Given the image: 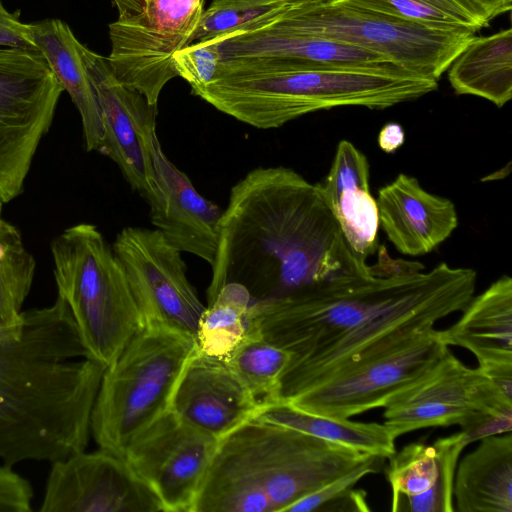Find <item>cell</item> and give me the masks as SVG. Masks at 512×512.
<instances>
[{
  "instance_id": "obj_20",
  "label": "cell",
  "mask_w": 512,
  "mask_h": 512,
  "mask_svg": "<svg viewBox=\"0 0 512 512\" xmlns=\"http://www.w3.org/2000/svg\"><path fill=\"white\" fill-rule=\"evenodd\" d=\"M475 376V368L449 351L424 379L384 407V424L395 438L422 428L458 424L471 408Z\"/></svg>"
},
{
  "instance_id": "obj_3",
  "label": "cell",
  "mask_w": 512,
  "mask_h": 512,
  "mask_svg": "<svg viewBox=\"0 0 512 512\" xmlns=\"http://www.w3.org/2000/svg\"><path fill=\"white\" fill-rule=\"evenodd\" d=\"M372 456L252 418L219 440L192 512H286Z\"/></svg>"
},
{
  "instance_id": "obj_24",
  "label": "cell",
  "mask_w": 512,
  "mask_h": 512,
  "mask_svg": "<svg viewBox=\"0 0 512 512\" xmlns=\"http://www.w3.org/2000/svg\"><path fill=\"white\" fill-rule=\"evenodd\" d=\"M456 323L441 330L447 346L467 349L477 362L512 359V279L503 275L470 300Z\"/></svg>"
},
{
  "instance_id": "obj_16",
  "label": "cell",
  "mask_w": 512,
  "mask_h": 512,
  "mask_svg": "<svg viewBox=\"0 0 512 512\" xmlns=\"http://www.w3.org/2000/svg\"><path fill=\"white\" fill-rule=\"evenodd\" d=\"M272 11L218 36L221 60L271 61L310 69L396 65L370 51L287 28L273 19Z\"/></svg>"
},
{
  "instance_id": "obj_7",
  "label": "cell",
  "mask_w": 512,
  "mask_h": 512,
  "mask_svg": "<svg viewBox=\"0 0 512 512\" xmlns=\"http://www.w3.org/2000/svg\"><path fill=\"white\" fill-rule=\"evenodd\" d=\"M476 271L441 263L424 286L333 341L295 359L281 379V401L311 389L380 347L462 311L474 296Z\"/></svg>"
},
{
  "instance_id": "obj_6",
  "label": "cell",
  "mask_w": 512,
  "mask_h": 512,
  "mask_svg": "<svg viewBox=\"0 0 512 512\" xmlns=\"http://www.w3.org/2000/svg\"><path fill=\"white\" fill-rule=\"evenodd\" d=\"M58 296L88 357L108 367L146 324L112 246L93 224L66 228L51 243Z\"/></svg>"
},
{
  "instance_id": "obj_18",
  "label": "cell",
  "mask_w": 512,
  "mask_h": 512,
  "mask_svg": "<svg viewBox=\"0 0 512 512\" xmlns=\"http://www.w3.org/2000/svg\"><path fill=\"white\" fill-rule=\"evenodd\" d=\"M171 409L220 440L262 408L224 358L196 349L180 377Z\"/></svg>"
},
{
  "instance_id": "obj_28",
  "label": "cell",
  "mask_w": 512,
  "mask_h": 512,
  "mask_svg": "<svg viewBox=\"0 0 512 512\" xmlns=\"http://www.w3.org/2000/svg\"><path fill=\"white\" fill-rule=\"evenodd\" d=\"M252 302L243 285L225 284L201 314L195 335L197 349L213 357L228 356L246 334Z\"/></svg>"
},
{
  "instance_id": "obj_32",
  "label": "cell",
  "mask_w": 512,
  "mask_h": 512,
  "mask_svg": "<svg viewBox=\"0 0 512 512\" xmlns=\"http://www.w3.org/2000/svg\"><path fill=\"white\" fill-rule=\"evenodd\" d=\"M385 467L392 493L414 496L427 491L435 482L438 466L433 445L413 442L394 452Z\"/></svg>"
},
{
  "instance_id": "obj_38",
  "label": "cell",
  "mask_w": 512,
  "mask_h": 512,
  "mask_svg": "<svg viewBox=\"0 0 512 512\" xmlns=\"http://www.w3.org/2000/svg\"><path fill=\"white\" fill-rule=\"evenodd\" d=\"M0 48L37 50L31 37V25L20 20L19 12H10L0 0Z\"/></svg>"
},
{
  "instance_id": "obj_14",
  "label": "cell",
  "mask_w": 512,
  "mask_h": 512,
  "mask_svg": "<svg viewBox=\"0 0 512 512\" xmlns=\"http://www.w3.org/2000/svg\"><path fill=\"white\" fill-rule=\"evenodd\" d=\"M81 53L101 111V154L113 160L130 187L147 201L155 192L153 150L157 105L113 74L107 58L83 44Z\"/></svg>"
},
{
  "instance_id": "obj_15",
  "label": "cell",
  "mask_w": 512,
  "mask_h": 512,
  "mask_svg": "<svg viewBox=\"0 0 512 512\" xmlns=\"http://www.w3.org/2000/svg\"><path fill=\"white\" fill-rule=\"evenodd\" d=\"M42 512H160L155 492L125 458L85 450L51 463Z\"/></svg>"
},
{
  "instance_id": "obj_23",
  "label": "cell",
  "mask_w": 512,
  "mask_h": 512,
  "mask_svg": "<svg viewBox=\"0 0 512 512\" xmlns=\"http://www.w3.org/2000/svg\"><path fill=\"white\" fill-rule=\"evenodd\" d=\"M459 512H512V434L486 437L456 467Z\"/></svg>"
},
{
  "instance_id": "obj_4",
  "label": "cell",
  "mask_w": 512,
  "mask_h": 512,
  "mask_svg": "<svg viewBox=\"0 0 512 512\" xmlns=\"http://www.w3.org/2000/svg\"><path fill=\"white\" fill-rule=\"evenodd\" d=\"M419 262L397 260L392 266H370L350 275L293 292L254 301L246 333L255 334L301 357L351 330L365 319L411 294L431 280Z\"/></svg>"
},
{
  "instance_id": "obj_42",
  "label": "cell",
  "mask_w": 512,
  "mask_h": 512,
  "mask_svg": "<svg viewBox=\"0 0 512 512\" xmlns=\"http://www.w3.org/2000/svg\"><path fill=\"white\" fill-rule=\"evenodd\" d=\"M493 15L497 17L503 13L509 12L512 8V0H478Z\"/></svg>"
},
{
  "instance_id": "obj_10",
  "label": "cell",
  "mask_w": 512,
  "mask_h": 512,
  "mask_svg": "<svg viewBox=\"0 0 512 512\" xmlns=\"http://www.w3.org/2000/svg\"><path fill=\"white\" fill-rule=\"evenodd\" d=\"M117 19L109 24L110 68L122 84L157 105L177 74L173 55L191 43L205 0H111Z\"/></svg>"
},
{
  "instance_id": "obj_35",
  "label": "cell",
  "mask_w": 512,
  "mask_h": 512,
  "mask_svg": "<svg viewBox=\"0 0 512 512\" xmlns=\"http://www.w3.org/2000/svg\"><path fill=\"white\" fill-rule=\"evenodd\" d=\"M384 459L385 458L380 456H372L368 461L355 469L298 500L288 507L286 512H324L325 508L331 502L353 488L362 478L369 474L379 472L383 466Z\"/></svg>"
},
{
  "instance_id": "obj_25",
  "label": "cell",
  "mask_w": 512,
  "mask_h": 512,
  "mask_svg": "<svg viewBox=\"0 0 512 512\" xmlns=\"http://www.w3.org/2000/svg\"><path fill=\"white\" fill-rule=\"evenodd\" d=\"M448 68L455 93L481 97L501 108L512 97V29L474 36Z\"/></svg>"
},
{
  "instance_id": "obj_43",
  "label": "cell",
  "mask_w": 512,
  "mask_h": 512,
  "mask_svg": "<svg viewBox=\"0 0 512 512\" xmlns=\"http://www.w3.org/2000/svg\"><path fill=\"white\" fill-rule=\"evenodd\" d=\"M3 204H4V203L0 200V218H1V213H2Z\"/></svg>"
},
{
  "instance_id": "obj_37",
  "label": "cell",
  "mask_w": 512,
  "mask_h": 512,
  "mask_svg": "<svg viewBox=\"0 0 512 512\" xmlns=\"http://www.w3.org/2000/svg\"><path fill=\"white\" fill-rule=\"evenodd\" d=\"M33 499L30 483L11 466H0V512H29Z\"/></svg>"
},
{
  "instance_id": "obj_29",
  "label": "cell",
  "mask_w": 512,
  "mask_h": 512,
  "mask_svg": "<svg viewBox=\"0 0 512 512\" xmlns=\"http://www.w3.org/2000/svg\"><path fill=\"white\" fill-rule=\"evenodd\" d=\"M224 359L262 409L281 401V379L291 359L288 351L246 333Z\"/></svg>"
},
{
  "instance_id": "obj_19",
  "label": "cell",
  "mask_w": 512,
  "mask_h": 512,
  "mask_svg": "<svg viewBox=\"0 0 512 512\" xmlns=\"http://www.w3.org/2000/svg\"><path fill=\"white\" fill-rule=\"evenodd\" d=\"M376 202L380 227L404 255L430 253L458 227L454 203L426 191L404 173L379 189Z\"/></svg>"
},
{
  "instance_id": "obj_41",
  "label": "cell",
  "mask_w": 512,
  "mask_h": 512,
  "mask_svg": "<svg viewBox=\"0 0 512 512\" xmlns=\"http://www.w3.org/2000/svg\"><path fill=\"white\" fill-rule=\"evenodd\" d=\"M250 3L255 4H267V3H280L287 5H299V4H309V5H331L338 3L342 0H245Z\"/></svg>"
},
{
  "instance_id": "obj_11",
  "label": "cell",
  "mask_w": 512,
  "mask_h": 512,
  "mask_svg": "<svg viewBox=\"0 0 512 512\" xmlns=\"http://www.w3.org/2000/svg\"><path fill=\"white\" fill-rule=\"evenodd\" d=\"M38 50L0 48V200L24 188L63 92Z\"/></svg>"
},
{
  "instance_id": "obj_36",
  "label": "cell",
  "mask_w": 512,
  "mask_h": 512,
  "mask_svg": "<svg viewBox=\"0 0 512 512\" xmlns=\"http://www.w3.org/2000/svg\"><path fill=\"white\" fill-rule=\"evenodd\" d=\"M458 425L466 446L486 437L512 432V407H471Z\"/></svg>"
},
{
  "instance_id": "obj_40",
  "label": "cell",
  "mask_w": 512,
  "mask_h": 512,
  "mask_svg": "<svg viewBox=\"0 0 512 512\" xmlns=\"http://www.w3.org/2000/svg\"><path fill=\"white\" fill-rule=\"evenodd\" d=\"M405 141V132L403 127L396 122L385 124L378 135V145L388 154L395 153Z\"/></svg>"
},
{
  "instance_id": "obj_33",
  "label": "cell",
  "mask_w": 512,
  "mask_h": 512,
  "mask_svg": "<svg viewBox=\"0 0 512 512\" xmlns=\"http://www.w3.org/2000/svg\"><path fill=\"white\" fill-rule=\"evenodd\" d=\"M280 5L283 4H255L245 0H213L211 5L203 11L191 37V43L215 38L233 31Z\"/></svg>"
},
{
  "instance_id": "obj_39",
  "label": "cell",
  "mask_w": 512,
  "mask_h": 512,
  "mask_svg": "<svg viewBox=\"0 0 512 512\" xmlns=\"http://www.w3.org/2000/svg\"><path fill=\"white\" fill-rule=\"evenodd\" d=\"M477 368L506 397L512 399V359L479 362Z\"/></svg>"
},
{
  "instance_id": "obj_22",
  "label": "cell",
  "mask_w": 512,
  "mask_h": 512,
  "mask_svg": "<svg viewBox=\"0 0 512 512\" xmlns=\"http://www.w3.org/2000/svg\"><path fill=\"white\" fill-rule=\"evenodd\" d=\"M30 25L36 49L79 112L87 151L100 153L104 141L101 111L82 57V44L60 19H44Z\"/></svg>"
},
{
  "instance_id": "obj_9",
  "label": "cell",
  "mask_w": 512,
  "mask_h": 512,
  "mask_svg": "<svg viewBox=\"0 0 512 512\" xmlns=\"http://www.w3.org/2000/svg\"><path fill=\"white\" fill-rule=\"evenodd\" d=\"M449 351L441 330L426 327L379 348L284 402L339 419L386 407L424 379Z\"/></svg>"
},
{
  "instance_id": "obj_13",
  "label": "cell",
  "mask_w": 512,
  "mask_h": 512,
  "mask_svg": "<svg viewBox=\"0 0 512 512\" xmlns=\"http://www.w3.org/2000/svg\"><path fill=\"white\" fill-rule=\"evenodd\" d=\"M112 249L147 321L196 335L205 306L187 277L181 252L157 229L125 227Z\"/></svg>"
},
{
  "instance_id": "obj_21",
  "label": "cell",
  "mask_w": 512,
  "mask_h": 512,
  "mask_svg": "<svg viewBox=\"0 0 512 512\" xmlns=\"http://www.w3.org/2000/svg\"><path fill=\"white\" fill-rule=\"evenodd\" d=\"M369 181L366 156L350 141L341 140L326 178L318 183L348 246L364 261L379 246V212Z\"/></svg>"
},
{
  "instance_id": "obj_1",
  "label": "cell",
  "mask_w": 512,
  "mask_h": 512,
  "mask_svg": "<svg viewBox=\"0 0 512 512\" xmlns=\"http://www.w3.org/2000/svg\"><path fill=\"white\" fill-rule=\"evenodd\" d=\"M211 268L208 303L229 282L254 302L370 270L348 246L318 183L284 166L255 168L232 187Z\"/></svg>"
},
{
  "instance_id": "obj_34",
  "label": "cell",
  "mask_w": 512,
  "mask_h": 512,
  "mask_svg": "<svg viewBox=\"0 0 512 512\" xmlns=\"http://www.w3.org/2000/svg\"><path fill=\"white\" fill-rule=\"evenodd\" d=\"M177 74L191 87L194 95L212 83L221 66V53L217 37L191 43L177 51L172 58Z\"/></svg>"
},
{
  "instance_id": "obj_26",
  "label": "cell",
  "mask_w": 512,
  "mask_h": 512,
  "mask_svg": "<svg viewBox=\"0 0 512 512\" xmlns=\"http://www.w3.org/2000/svg\"><path fill=\"white\" fill-rule=\"evenodd\" d=\"M254 418L365 454L389 458L396 451V438L384 423H366L315 414L284 401L264 407Z\"/></svg>"
},
{
  "instance_id": "obj_30",
  "label": "cell",
  "mask_w": 512,
  "mask_h": 512,
  "mask_svg": "<svg viewBox=\"0 0 512 512\" xmlns=\"http://www.w3.org/2000/svg\"><path fill=\"white\" fill-rule=\"evenodd\" d=\"M36 263L19 230L0 218V337L16 331L32 287Z\"/></svg>"
},
{
  "instance_id": "obj_17",
  "label": "cell",
  "mask_w": 512,
  "mask_h": 512,
  "mask_svg": "<svg viewBox=\"0 0 512 512\" xmlns=\"http://www.w3.org/2000/svg\"><path fill=\"white\" fill-rule=\"evenodd\" d=\"M155 192L147 201L150 220L181 253L213 265L223 210L203 197L189 177L165 155L156 140L153 150Z\"/></svg>"
},
{
  "instance_id": "obj_27",
  "label": "cell",
  "mask_w": 512,
  "mask_h": 512,
  "mask_svg": "<svg viewBox=\"0 0 512 512\" xmlns=\"http://www.w3.org/2000/svg\"><path fill=\"white\" fill-rule=\"evenodd\" d=\"M341 2V1H340ZM429 28L478 30L494 19L478 0H342Z\"/></svg>"
},
{
  "instance_id": "obj_12",
  "label": "cell",
  "mask_w": 512,
  "mask_h": 512,
  "mask_svg": "<svg viewBox=\"0 0 512 512\" xmlns=\"http://www.w3.org/2000/svg\"><path fill=\"white\" fill-rule=\"evenodd\" d=\"M218 443L170 408L130 443L124 458L155 492L164 512H192Z\"/></svg>"
},
{
  "instance_id": "obj_5",
  "label": "cell",
  "mask_w": 512,
  "mask_h": 512,
  "mask_svg": "<svg viewBox=\"0 0 512 512\" xmlns=\"http://www.w3.org/2000/svg\"><path fill=\"white\" fill-rule=\"evenodd\" d=\"M196 349L194 335L146 322L104 370L91 415V434L99 448L125 457L130 443L171 408Z\"/></svg>"
},
{
  "instance_id": "obj_2",
  "label": "cell",
  "mask_w": 512,
  "mask_h": 512,
  "mask_svg": "<svg viewBox=\"0 0 512 512\" xmlns=\"http://www.w3.org/2000/svg\"><path fill=\"white\" fill-rule=\"evenodd\" d=\"M104 370L59 297L24 311L20 327L0 337L2 463H53L85 450Z\"/></svg>"
},
{
  "instance_id": "obj_8",
  "label": "cell",
  "mask_w": 512,
  "mask_h": 512,
  "mask_svg": "<svg viewBox=\"0 0 512 512\" xmlns=\"http://www.w3.org/2000/svg\"><path fill=\"white\" fill-rule=\"evenodd\" d=\"M272 17L292 30L370 51L436 80L476 33L429 28L342 1L331 5L283 4L272 11Z\"/></svg>"
},
{
  "instance_id": "obj_31",
  "label": "cell",
  "mask_w": 512,
  "mask_h": 512,
  "mask_svg": "<svg viewBox=\"0 0 512 512\" xmlns=\"http://www.w3.org/2000/svg\"><path fill=\"white\" fill-rule=\"evenodd\" d=\"M438 473L434 484L425 492L407 496L392 493L393 512H454L453 486L458 458L466 447L461 432L437 439Z\"/></svg>"
}]
</instances>
